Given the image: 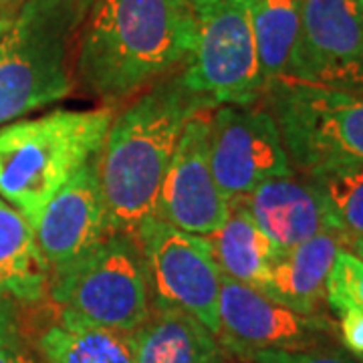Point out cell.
Returning <instances> with one entry per match:
<instances>
[{"label": "cell", "instance_id": "cell-23", "mask_svg": "<svg viewBox=\"0 0 363 363\" xmlns=\"http://www.w3.org/2000/svg\"><path fill=\"white\" fill-rule=\"evenodd\" d=\"M245 362L248 363H357L347 353L337 350L335 345L317 347L305 351H281L264 350L250 353Z\"/></svg>", "mask_w": 363, "mask_h": 363}, {"label": "cell", "instance_id": "cell-9", "mask_svg": "<svg viewBox=\"0 0 363 363\" xmlns=\"http://www.w3.org/2000/svg\"><path fill=\"white\" fill-rule=\"evenodd\" d=\"M210 168L230 202L272 178L293 174L269 107L218 105L210 119Z\"/></svg>", "mask_w": 363, "mask_h": 363}, {"label": "cell", "instance_id": "cell-16", "mask_svg": "<svg viewBox=\"0 0 363 363\" xmlns=\"http://www.w3.org/2000/svg\"><path fill=\"white\" fill-rule=\"evenodd\" d=\"M130 337L135 363H224L218 337L174 307H152L147 321Z\"/></svg>", "mask_w": 363, "mask_h": 363}, {"label": "cell", "instance_id": "cell-18", "mask_svg": "<svg viewBox=\"0 0 363 363\" xmlns=\"http://www.w3.org/2000/svg\"><path fill=\"white\" fill-rule=\"evenodd\" d=\"M37 347L43 363H135L130 335L83 323L63 309Z\"/></svg>", "mask_w": 363, "mask_h": 363}, {"label": "cell", "instance_id": "cell-14", "mask_svg": "<svg viewBox=\"0 0 363 363\" xmlns=\"http://www.w3.org/2000/svg\"><path fill=\"white\" fill-rule=\"evenodd\" d=\"M230 208L248 214L279 248L297 247L329 230L311 186L295 172L262 182L248 194L230 200Z\"/></svg>", "mask_w": 363, "mask_h": 363}, {"label": "cell", "instance_id": "cell-13", "mask_svg": "<svg viewBox=\"0 0 363 363\" xmlns=\"http://www.w3.org/2000/svg\"><path fill=\"white\" fill-rule=\"evenodd\" d=\"M33 228L51 274L83 259L116 233L109 224L101 194L97 156L81 166L52 196Z\"/></svg>", "mask_w": 363, "mask_h": 363}, {"label": "cell", "instance_id": "cell-6", "mask_svg": "<svg viewBox=\"0 0 363 363\" xmlns=\"http://www.w3.org/2000/svg\"><path fill=\"white\" fill-rule=\"evenodd\" d=\"M293 172L363 164V91L279 79L264 91Z\"/></svg>", "mask_w": 363, "mask_h": 363}, {"label": "cell", "instance_id": "cell-12", "mask_svg": "<svg viewBox=\"0 0 363 363\" xmlns=\"http://www.w3.org/2000/svg\"><path fill=\"white\" fill-rule=\"evenodd\" d=\"M212 111H200L184 125L157 200V218L200 236L220 230L230 216V202L220 192L210 168L208 135Z\"/></svg>", "mask_w": 363, "mask_h": 363}, {"label": "cell", "instance_id": "cell-2", "mask_svg": "<svg viewBox=\"0 0 363 363\" xmlns=\"http://www.w3.org/2000/svg\"><path fill=\"white\" fill-rule=\"evenodd\" d=\"M218 105L192 91L182 69L154 83L113 117L97 154V172L109 224L133 233L157 216V200L184 125Z\"/></svg>", "mask_w": 363, "mask_h": 363}, {"label": "cell", "instance_id": "cell-24", "mask_svg": "<svg viewBox=\"0 0 363 363\" xmlns=\"http://www.w3.org/2000/svg\"><path fill=\"white\" fill-rule=\"evenodd\" d=\"M339 337L343 341L345 350L363 357V309L347 307L339 311Z\"/></svg>", "mask_w": 363, "mask_h": 363}, {"label": "cell", "instance_id": "cell-17", "mask_svg": "<svg viewBox=\"0 0 363 363\" xmlns=\"http://www.w3.org/2000/svg\"><path fill=\"white\" fill-rule=\"evenodd\" d=\"M51 271L40 255L35 228L0 198V295L35 305L49 295Z\"/></svg>", "mask_w": 363, "mask_h": 363}, {"label": "cell", "instance_id": "cell-20", "mask_svg": "<svg viewBox=\"0 0 363 363\" xmlns=\"http://www.w3.org/2000/svg\"><path fill=\"white\" fill-rule=\"evenodd\" d=\"M255 43L264 91L289 77L301 33V0H250Z\"/></svg>", "mask_w": 363, "mask_h": 363}, {"label": "cell", "instance_id": "cell-11", "mask_svg": "<svg viewBox=\"0 0 363 363\" xmlns=\"http://www.w3.org/2000/svg\"><path fill=\"white\" fill-rule=\"evenodd\" d=\"M363 91V0H301V33L289 77Z\"/></svg>", "mask_w": 363, "mask_h": 363}, {"label": "cell", "instance_id": "cell-29", "mask_svg": "<svg viewBox=\"0 0 363 363\" xmlns=\"http://www.w3.org/2000/svg\"><path fill=\"white\" fill-rule=\"evenodd\" d=\"M25 0H0V6H14V4H23Z\"/></svg>", "mask_w": 363, "mask_h": 363}, {"label": "cell", "instance_id": "cell-19", "mask_svg": "<svg viewBox=\"0 0 363 363\" xmlns=\"http://www.w3.org/2000/svg\"><path fill=\"white\" fill-rule=\"evenodd\" d=\"M214 260L224 277L259 291L269 264L279 247L238 208H230L228 220L220 230L208 236Z\"/></svg>", "mask_w": 363, "mask_h": 363}, {"label": "cell", "instance_id": "cell-5", "mask_svg": "<svg viewBox=\"0 0 363 363\" xmlns=\"http://www.w3.org/2000/svg\"><path fill=\"white\" fill-rule=\"evenodd\" d=\"M52 301L83 323L131 335L152 313V291L133 233H111L83 259L51 274Z\"/></svg>", "mask_w": 363, "mask_h": 363}, {"label": "cell", "instance_id": "cell-27", "mask_svg": "<svg viewBox=\"0 0 363 363\" xmlns=\"http://www.w3.org/2000/svg\"><path fill=\"white\" fill-rule=\"evenodd\" d=\"M347 250H351L355 257H359V259L363 260V238H359V240H355V242H351L350 247H347Z\"/></svg>", "mask_w": 363, "mask_h": 363}, {"label": "cell", "instance_id": "cell-22", "mask_svg": "<svg viewBox=\"0 0 363 363\" xmlns=\"http://www.w3.org/2000/svg\"><path fill=\"white\" fill-rule=\"evenodd\" d=\"M325 301L335 313L347 307L363 309V260L347 248H341L335 257L327 279Z\"/></svg>", "mask_w": 363, "mask_h": 363}, {"label": "cell", "instance_id": "cell-21", "mask_svg": "<svg viewBox=\"0 0 363 363\" xmlns=\"http://www.w3.org/2000/svg\"><path fill=\"white\" fill-rule=\"evenodd\" d=\"M323 208L329 230L343 248L363 238V164H341L301 174Z\"/></svg>", "mask_w": 363, "mask_h": 363}, {"label": "cell", "instance_id": "cell-25", "mask_svg": "<svg viewBox=\"0 0 363 363\" xmlns=\"http://www.w3.org/2000/svg\"><path fill=\"white\" fill-rule=\"evenodd\" d=\"M21 337V319L16 311V301L0 295V347H18Z\"/></svg>", "mask_w": 363, "mask_h": 363}, {"label": "cell", "instance_id": "cell-28", "mask_svg": "<svg viewBox=\"0 0 363 363\" xmlns=\"http://www.w3.org/2000/svg\"><path fill=\"white\" fill-rule=\"evenodd\" d=\"M11 25H13V18H0V37L11 28Z\"/></svg>", "mask_w": 363, "mask_h": 363}, {"label": "cell", "instance_id": "cell-8", "mask_svg": "<svg viewBox=\"0 0 363 363\" xmlns=\"http://www.w3.org/2000/svg\"><path fill=\"white\" fill-rule=\"evenodd\" d=\"M135 238L145 260L152 307L188 313L218 337L222 272L208 236L184 233L154 216L135 230Z\"/></svg>", "mask_w": 363, "mask_h": 363}, {"label": "cell", "instance_id": "cell-10", "mask_svg": "<svg viewBox=\"0 0 363 363\" xmlns=\"http://www.w3.org/2000/svg\"><path fill=\"white\" fill-rule=\"evenodd\" d=\"M335 333V325L325 313L293 311L222 274L218 341L224 351L247 359L264 350H317L333 345Z\"/></svg>", "mask_w": 363, "mask_h": 363}, {"label": "cell", "instance_id": "cell-4", "mask_svg": "<svg viewBox=\"0 0 363 363\" xmlns=\"http://www.w3.org/2000/svg\"><path fill=\"white\" fill-rule=\"evenodd\" d=\"M89 0H25L0 37V125L65 99Z\"/></svg>", "mask_w": 363, "mask_h": 363}, {"label": "cell", "instance_id": "cell-3", "mask_svg": "<svg viewBox=\"0 0 363 363\" xmlns=\"http://www.w3.org/2000/svg\"><path fill=\"white\" fill-rule=\"evenodd\" d=\"M111 109H57L0 128V198L35 224L52 196L99 154Z\"/></svg>", "mask_w": 363, "mask_h": 363}, {"label": "cell", "instance_id": "cell-26", "mask_svg": "<svg viewBox=\"0 0 363 363\" xmlns=\"http://www.w3.org/2000/svg\"><path fill=\"white\" fill-rule=\"evenodd\" d=\"M0 363H43V359L25 350V345H18V347H0Z\"/></svg>", "mask_w": 363, "mask_h": 363}, {"label": "cell", "instance_id": "cell-15", "mask_svg": "<svg viewBox=\"0 0 363 363\" xmlns=\"http://www.w3.org/2000/svg\"><path fill=\"white\" fill-rule=\"evenodd\" d=\"M341 248L343 240L333 230H325L297 247L279 248L259 291L293 311L323 313L327 279Z\"/></svg>", "mask_w": 363, "mask_h": 363}, {"label": "cell", "instance_id": "cell-1", "mask_svg": "<svg viewBox=\"0 0 363 363\" xmlns=\"http://www.w3.org/2000/svg\"><path fill=\"white\" fill-rule=\"evenodd\" d=\"M194 40L190 0H89L75 75L104 107H116L180 71Z\"/></svg>", "mask_w": 363, "mask_h": 363}, {"label": "cell", "instance_id": "cell-7", "mask_svg": "<svg viewBox=\"0 0 363 363\" xmlns=\"http://www.w3.org/2000/svg\"><path fill=\"white\" fill-rule=\"evenodd\" d=\"M196 40L184 83L216 105H252L264 97L250 0H190Z\"/></svg>", "mask_w": 363, "mask_h": 363}]
</instances>
